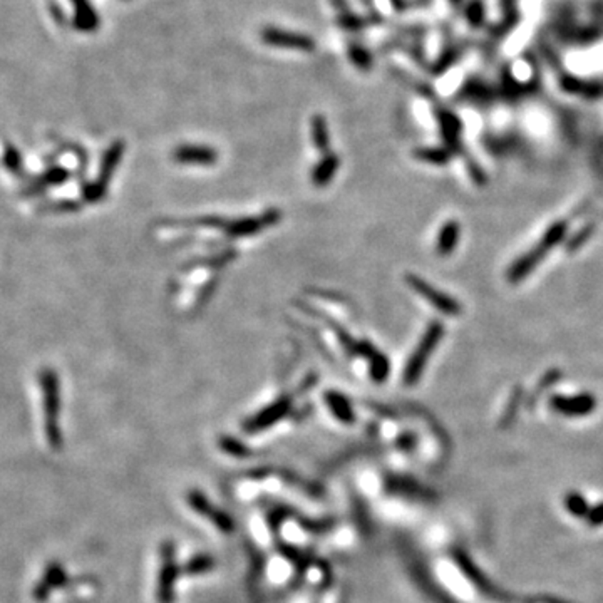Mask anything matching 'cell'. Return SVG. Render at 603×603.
<instances>
[{"mask_svg": "<svg viewBox=\"0 0 603 603\" xmlns=\"http://www.w3.org/2000/svg\"><path fill=\"white\" fill-rule=\"evenodd\" d=\"M122 155H125V141H114L111 146L108 148V151L104 152L103 161H101V168H99V178H97V185L103 186L106 188L108 186L109 180H111L114 169H116L118 164H120V161L122 158Z\"/></svg>", "mask_w": 603, "mask_h": 603, "instance_id": "7c38bea8", "label": "cell"}, {"mask_svg": "<svg viewBox=\"0 0 603 603\" xmlns=\"http://www.w3.org/2000/svg\"><path fill=\"white\" fill-rule=\"evenodd\" d=\"M290 411V397H280L274 402L271 406H267L265 409H262L260 413L255 414L253 418L246 419L243 424L245 432L248 434H255V432H260L274 426L275 423H278L280 419H283Z\"/></svg>", "mask_w": 603, "mask_h": 603, "instance_id": "9c48e42d", "label": "cell"}, {"mask_svg": "<svg viewBox=\"0 0 603 603\" xmlns=\"http://www.w3.org/2000/svg\"><path fill=\"white\" fill-rule=\"evenodd\" d=\"M186 506H190L194 515L201 518L203 521H206V525H210L216 532L230 534L235 530V523H233L232 518L222 511V508L211 503L201 491H191L186 496Z\"/></svg>", "mask_w": 603, "mask_h": 603, "instance_id": "5b68a950", "label": "cell"}, {"mask_svg": "<svg viewBox=\"0 0 603 603\" xmlns=\"http://www.w3.org/2000/svg\"><path fill=\"white\" fill-rule=\"evenodd\" d=\"M444 335V327L441 322H431L429 327L424 332L421 342H419L418 349L414 350V354L411 355L407 360V365L404 369V384L406 385H414L416 382L421 379L424 367H426L427 359L431 357V354L434 352L436 346L439 343L441 339Z\"/></svg>", "mask_w": 603, "mask_h": 603, "instance_id": "277c9868", "label": "cell"}, {"mask_svg": "<svg viewBox=\"0 0 603 603\" xmlns=\"http://www.w3.org/2000/svg\"><path fill=\"white\" fill-rule=\"evenodd\" d=\"M347 56H349L350 62L354 64L359 71L369 72L372 69L374 66L372 54L369 52L362 44H359V42H350L349 48H347Z\"/></svg>", "mask_w": 603, "mask_h": 603, "instance_id": "ac0fdd59", "label": "cell"}, {"mask_svg": "<svg viewBox=\"0 0 603 603\" xmlns=\"http://www.w3.org/2000/svg\"><path fill=\"white\" fill-rule=\"evenodd\" d=\"M567 504H568V509L579 516H583L585 513H588L587 503H585V499L580 498L579 495H572V498H568Z\"/></svg>", "mask_w": 603, "mask_h": 603, "instance_id": "d4e9b609", "label": "cell"}, {"mask_svg": "<svg viewBox=\"0 0 603 603\" xmlns=\"http://www.w3.org/2000/svg\"><path fill=\"white\" fill-rule=\"evenodd\" d=\"M173 159L180 164H193V166H211L218 159V152L210 146L199 144H181L173 151Z\"/></svg>", "mask_w": 603, "mask_h": 603, "instance_id": "30bf717a", "label": "cell"}, {"mask_svg": "<svg viewBox=\"0 0 603 603\" xmlns=\"http://www.w3.org/2000/svg\"><path fill=\"white\" fill-rule=\"evenodd\" d=\"M590 235H592V227H585L583 232H580L579 235L573 236L572 241H570V245H568V250H570V252H573V250H575V248H580V246L583 245V241L587 240Z\"/></svg>", "mask_w": 603, "mask_h": 603, "instance_id": "484cf974", "label": "cell"}, {"mask_svg": "<svg viewBox=\"0 0 603 603\" xmlns=\"http://www.w3.org/2000/svg\"><path fill=\"white\" fill-rule=\"evenodd\" d=\"M371 365H369V372H371V377L374 382H384L388 379L389 372H390V365L389 360L385 357L384 354H381V352H376V354L372 355L371 359Z\"/></svg>", "mask_w": 603, "mask_h": 603, "instance_id": "44dd1931", "label": "cell"}, {"mask_svg": "<svg viewBox=\"0 0 603 603\" xmlns=\"http://www.w3.org/2000/svg\"><path fill=\"white\" fill-rule=\"evenodd\" d=\"M280 218H282V215H280L278 210H269L262 216H257V218H241L227 222L223 227V232L227 233V235H230L232 239H243V236L260 233L263 228H269L270 225H275Z\"/></svg>", "mask_w": 603, "mask_h": 603, "instance_id": "ba28073f", "label": "cell"}, {"mask_svg": "<svg viewBox=\"0 0 603 603\" xmlns=\"http://www.w3.org/2000/svg\"><path fill=\"white\" fill-rule=\"evenodd\" d=\"M42 385V396H44V413H45V436L52 448H61L62 437L59 429V411H61V390H59L57 374L52 369H44L39 374Z\"/></svg>", "mask_w": 603, "mask_h": 603, "instance_id": "3957f363", "label": "cell"}, {"mask_svg": "<svg viewBox=\"0 0 603 603\" xmlns=\"http://www.w3.org/2000/svg\"><path fill=\"white\" fill-rule=\"evenodd\" d=\"M406 282L414 292H418L423 299H426L429 304L434 305V307L439 310V312H443L444 315L456 317L462 312L460 302L451 299L449 295L443 294V292H439L432 285H429L427 282H424V280L421 277H418V275H407Z\"/></svg>", "mask_w": 603, "mask_h": 603, "instance_id": "52a82bcc", "label": "cell"}, {"mask_svg": "<svg viewBox=\"0 0 603 603\" xmlns=\"http://www.w3.org/2000/svg\"><path fill=\"white\" fill-rule=\"evenodd\" d=\"M330 3H332V7L339 12V14H343V12L350 10L349 2H347V0H330Z\"/></svg>", "mask_w": 603, "mask_h": 603, "instance_id": "f1b7e54d", "label": "cell"}, {"mask_svg": "<svg viewBox=\"0 0 603 603\" xmlns=\"http://www.w3.org/2000/svg\"><path fill=\"white\" fill-rule=\"evenodd\" d=\"M339 156L332 155V152H327L324 155V158H322L320 163L317 164L315 169H313L312 173V181L315 186H324L332 180L335 171L339 169Z\"/></svg>", "mask_w": 603, "mask_h": 603, "instance_id": "2e32d148", "label": "cell"}, {"mask_svg": "<svg viewBox=\"0 0 603 603\" xmlns=\"http://www.w3.org/2000/svg\"><path fill=\"white\" fill-rule=\"evenodd\" d=\"M67 176H69V173H67L66 169L54 168V169H50L49 173H45L44 178H42V183H45V185H59V183L66 181ZM42 183H39V186L42 185Z\"/></svg>", "mask_w": 603, "mask_h": 603, "instance_id": "603a6c76", "label": "cell"}, {"mask_svg": "<svg viewBox=\"0 0 603 603\" xmlns=\"http://www.w3.org/2000/svg\"><path fill=\"white\" fill-rule=\"evenodd\" d=\"M220 448H222L225 453L232 454V456L235 457H245L250 454L248 448H246L245 444H241L239 439H235V437H230V436H225L220 439Z\"/></svg>", "mask_w": 603, "mask_h": 603, "instance_id": "7402d4cb", "label": "cell"}, {"mask_svg": "<svg viewBox=\"0 0 603 603\" xmlns=\"http://www.w3.org/2000/svg\"><path fill=\"white\" fill-rule=\"evenodd\" d=\"M6 164L8 166V169H10V171H19L20 158H19V155H17V151L8 150L6 152Z\"/></svg>", "mask_w": 603, "mask_h": 603, "instance_id": "4316f807", "label": "cell"}, {"mask_svg": "<svg viewBox=\"0 0 603 603\" xmlns=\"http://www.w3.org/2000/svg\"><path fill=\"white\" fill-rule=\"evenodd\" d=\"M534 603H537V602H534ZM538 603H553V602H538Z\"/></svg>", "mask_w": 603, "mask_h": 603, "instance_id": "1f68e13d", "label": "cell"}, {"mask_svg": "<svg viewBox=\"0 0 603 603\" xmlns=\"http://www.w3.org/2000/svg\"><path fill=\"white\" fill-rule=\"evenodd\" d=\"M567 228H568L567 222H556L551 225L545 235L541 236V240L538 241L532 250H528L523 257L518 258V260L509 267L508 275H506L508 282L518 283L528 277V275L543 262V258L546 257V253L551 252V250H553L555 246L565 239V235H567Z\"/></svg>", "mask_w": 603, "mask_h": 603, "instance_id": "6da1fadb", "label": "cell"}, {"mask_svg": "<svg viewBox=\"0 0 603 603\" xmlns=\"http://www.w3.org/2000/svg\"><path fill=\"white\" fill-rule=\"evenodd\" d=\"M325 402H327V406H329V409L332 411V414L341 423L352 424L355 421L354 411H352L349 401H347V397L342 396L341 392L329 390V392L325 394Z\"/></svg>", "mask_w": 603, "mask_h": 603, "instance_id": "5bb4252c", "label": "cell"}, {"mask_svg": "<svg viewBox=\"0 0 603 603\" xmlns=\"http://www.w3.org/2000/svg\"><path fill=\"white\" fill-rule=\"evenodd\" d=\"M312 141L315 144L317 151L322 155H327L330 146V136H329V126H327L325 118L322 114L312 118Z\"/></svg>", "mask_w": 603, "mask_h": 603, "instance_id": "e0dca14e", "label": "cell"}, {"mask_svg": "<svg viewBox=\"0 0 603 603\" xmlns=\"http://www.w3.org/2000/svg\"><path fill=\"white\" fill-rule=\"evenodd\" d=\"M414 156L418 159L424 161V163L431 164H446L451 158V152L446 148H421V150H416Z\"/></svg>", "mask_w": 603, "mask_h": 603, "instance_id": "ffe728a7", "label": "cell"}, {"mask_svg": "<svg viewBox=\"0 0 603 603\" xmlns=\"http://www.w3.org/2000/svg\"><path fill=\"white\" fill-rule=\"evenodd\" d=\"M550 406L553 407L556 413L565 416H585L590 414L595 409L597 401L592 394H580V396H553L550 399Z\"/></svg>", "mask_w": 603, "mask_h": 603, "instance_id": "8fae6325", "label": "cell"}, {"mask_svg": "<svg viewBox=\"0 0 603 603\" xmlns=\"http://www.w3.org/2000/svg\"><path fill=\"white\" fill-rule=\"evenodd\" d=\"M590 520H592L595 525L603 523V504L592 509V513H590Z\"/></svg>", "mask_w": 603, "mask_h": 603, "instance_id": "83f0119b", "label": "cell"}, {"mask_svg": "<svg viewBox=\"0 0 603 603\" xmlns=\"http://www.w3.org/2000/svg\"><path fill=\"white\" fill-rule=\"evenodd\" d=\"M369 24H371L369 17L357 15L350 10L337 15V25L346 32H360L364 31Z\"/></svg>", "mask_w": 603, "mask_h": 603, "instance_id": "d6986e66", "label": "cell"}, {"mask_svg": "<svg viewBox=\"0 0 603 603\" xmlns=\"http://www.w3.org/2000/svg\"><path fill=\"white\" fill-rule=\"evenodd\" d=\"M176 546L163 545L158 551L155 572L152 595L156 603H173L176 600L178 583L183 579V572L176 562Z\"/></svg>", "mask_w": 603, "mask_h": 603, "instance_id": "7a4b0ae2", "label": "cell"}, {"mask_svg": "<svg viewBox=\"0 0 603 603\" xmlns=\"http://www.w3.org/2000/svg\"><path fill=\"white\" fill-rule=\"evenodd\" d=\"M72 6H74V25L76 29L83 32H92L96 31L97 25H99V17H97L96 10L92 8L89 0H72Z\"/></svg>", "mask_w": 603, "mask_h": 603, "instance_id": "4fadbf2b", "label": "cell"}, {"mask_svg": "<svg viewBox=\"0 0 603 603\" xmlns=\"http://www.w3.org/2000/svg\"><path fill=\"white\" fill-rule=\"evenodd\" d=\"M104 194H106V188L99 186L97 183H91V185H87L86 188H84V198H86L89 203H97L104 197Z\"/></svg>", "mask_w": 603, "mask_h": 603, "instance_id": "cb8c5ba5", "label": "cell"}, {"mask_svg": "<svg viewBox=\"0 0 603 603\" xmlns=\"http://www.w3.org/2000/svg\"><path fill=\"white\" fill-rule=\"evenodd\" d=\"M260 39L265 45L277 49L302 50V52H312L315 49L313 37L302 32H292L285 31V29L274 27V25H267V27L262 29Z\"/></svg>", "mask_w": 603, "mask_h": 603, "instance_id": "8992f818", "label": "cell"}, {"mask_svg": "<svg viewBox=\"0 0 603 603\" xmlns=\"http://www.w3.org/2000/svg\"><path fill=\"white\" fill-rule=\"evenodd\" d=\"M449 2H453V3H460L461 0H449Z\"/></svg>", "mask_w": 603, "mask_h": 603, "instance_id": "4dcf8cb0", "label": "cell"}, {"mask_svg": "<svg viewBox=\"0 0 603 603\" xmlns=\"http://www.w3.org/2000/svg\"><path fill=\"white\" fill-rule=\"evenodd\" d=\"M389 2L396 12H402L407 7L406 0H389Z\"/></svg>", "mask_w": 603, "mask_h": 603, "instance_id": "f546056e", "label": "cell"}, {"mask_svg": "<svg viewBox=\"0 0 603 603\" xmlns=\"http://www.w3.org/2000/svg\"><path fill=\"white\" fill-rule=\"evenodd\" d=\"M457 240H460V223L457 222H448L441 228L439 235H437V245L436 250L441 257H446L456 248Z\"/></svg>", "mask_w": 603, "mask_h": 603, "instance_id": "9a60e30c", "label": "cell"}]
</instances>
